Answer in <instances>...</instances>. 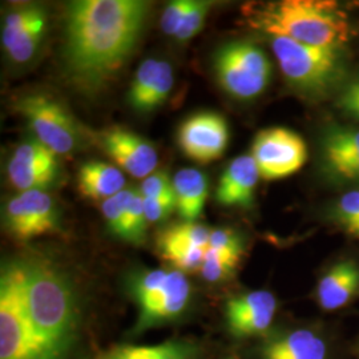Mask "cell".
Returning a JSON list of instances; mask_svg holds the SVG:
<instances>
[{"mask_svg": "<svg viewBox=\"0 0 359 359\" xmlns=\"http://www.w3.org/2000/svg\"><path fill=\"white\" fill-rule=\"evenodd\" d=\"M149 4L140 0H79L65 15V69L80 88H102L128 59Z\"/></svg>", "mask_w": 359, "mask_h": 359, "instance_id": "6da1fadb", "label": "cell"}, {"mask_svg": "<svg viewBox=\"0 0 359 359\" xmlns=\"http://www.w3.org/2000/svg\"><path fill=\"white\" fill-rule=\"evenodd\" d=\"M249 25L269 36H283L321 48L341 50L351 36L346 13L327 0H283L245 8Z\"/></svg>", "mask_w": 359, "mask_h": 359, "instance_id": "7a4b0ae2", "label": "cell"}, {"mask_svg": "<svg viewBox=\"0 0 359 359\" xmlns=\"http://www.w3.org/2000/svg\"><path fill=\"white\" fill-rule=\"evenodd\" d=\"M25 293L29 318L40 338L62 357L76 329V301L63 273L48 261L28 259Z\"/></svg>", "mask_w": 359, "mask_h": 359, "instance_id": "3957f363", "label": "cell"}, {"mask_svg": "<svg viewBox=\"0 0 359 359\" xmlns=\"http://www.w3.org/2000/svg\"><path fill=\"white\" fill-rule=\"evenodd\" d=\"M39 335L27 310L23 261L7 264L0 278V359H60Z\"/></svg>", "mask_w": 359, "mask_h": 359, "instance_id": "277c9868", "label": "cell"}, {"mask_svg": "<svg viewBox=\"0 0 359 359\" xmlns=\"http://www.w3.org/2000/svg\"><path fill=\"white\" fill-rule=\"evenodd\" d=\"M271 48L287 83L308 96H322L344 75L341 50L313 47L283 36H270Z\"/></svg>", "mask_w": 359, "mask_h": 359, "instance_id": "5b68a950", "label": "cell"}, {"mask_svg": "<svg viewBox=\"0 0 359 359\" xmlns=\"http://www.w3.org/2000/svg\"><path fill=\"white\" fill-rule=\"evenodd\" d=\"M130 290L140 309L139 330L179 317L191 298V285L180 270L142 271L132 278Z\"/></svg>", "mask_w": 359, "mask_h": 359, "instance_id": "8992f818", "label": "cell"}, {"mask_svg": "<svg viewBox=\"0 0 359 359\" xmlns=\"http://www.w3.org/2000/svg\"><path fill=\"white\" fill-rule=\"evenodd\" d=\"M221 88L238 100H252L269 84L271 65L266 53L249 41L224 46L215 57Z\"/></svg>", "mask_w": 359, "mask_h": 359, "instance_id": "52a82bcc", "label": "cell"}, {"mask_svg": "<svg viewBox=\"0 0 359 359\" xmlns=\"http://www.w3.org/2000/svg\"><path fill=\"white\" fill-rule=\"evenodd\" d=\"M16 111L26 118L36 140L53 154H72L80 144V130L71 114L46 95H28L18 100Z\"/></svg>", "mask_w": 359, "mask_h": 359, "instance_id": "ba28073f", "label": "cell"}, {"mask_svg": "<svg viewBox=\"0 0 359 359\" xmlns=\"http://www.w3.org/2000/svg\"><path fill=\"white\" fill-rule=\"evenodd\" d=\"M252 157L256 161L259 176L265 180H278L293 175L306 161L305 142L289 129H265L257 135Z\"/></svg>", "mask_w": 359, "mask_h": 359, "instance_id": "9c48e42d", "label": "cell"}, {"mask_svg": "<svg viewBox=\"0 0 359 359\" xmlns=\"http://www.w3.org/2000/svg\"><path fill=\"white\" fill-rule=\"evenodd\" d=\"M4 221L15 238L26 241L56 231L59 216L48 193L27 191L8 201Z\"/></svg>", "mask_w": 359, "mask_h": 359, "instance_id": "30bf717a", "label": "cell"}, {"mask_svg": "<svg viewBox=\"0 0 359 359\" xmlns=\"http://www.w3.org/2000/svg\"><path fill=\"white\" fill-rule=\"evenodd\" d=\"M182 152L200 164L219 158L229 142V129L225 118L215 112H201L188 117L177 133Z\"/></svg>", "mask_w": 359, "mask_h": 359, "instance_id": "8fae6325", "label": "cell"}, {"mask_svg": "<svg viewBox=\"0 0 359 359\" xmlns=\"http://www.w3.org/2000/svg\"><path fill=\"white\" fill-rule=\"evenodd\" d=\"M59 175L57 154L35 140L22 142L8 164V177L22 192L44 191Z\"/></svg>", "mask_w": 359, "mask_h": 359, "instance_id": "7c38bea8", "label": "cell"}, {"mask_svg": "<svg viewBox=\"0 0 359 359\" xmlns=\"http://www.w3.org/2000/svg\"><path fill=\"white\" fill-rule=\"evenodd\" d=\"M321 165L334 182H359V128L326 129L321 139Z\"/></svg>", "mask_w": 359, "mask_h": 359, "instance_id": "4fadbf2b", "label": "cell"}, {"mask_svg": "<svg viewBox=\"0 0 359 359\" xmlns=\"http://www.w3.org/2000/svg\"><path fill=\"white\" fill-rule=\"evenodd\" d=\"M100 144L116 164L133 177L147 179L158 164L154 145L127 129L104 130L100 136Z\"/></svg>", "mask_w": 359, "mask_h": 359, "instance_id": "5bb4252c", "label": "cell"}, {"mask_svg": "<svg viewBox=\"0 0 359 359\" xmlns=\"http://www.w3.org/2000/svg\"><path fill=\"white\" fill-rule=\"evenodd\" d=\"M276 309L277 301L266 290H256L231 298L226 304L228 326L237 337L264 333L273 322Z\"/></svg>", "mask_w": 359, "mask_h": 359, "instance_id": "9a60e30c", "label": "cell"}, {"mask_svg": "<svg viewBox=\"0 0 359 359\" xmlns=\"http://www.w3.org/2000/svg\"><path fill=\"white\" fill-rule=\"evenodd\" d=\"M173 87L169 63L148 59L139 67L129 90V103L139 112H149L167 100Z\"/></svg>", "mask_w": 359, "mask_h": 359, "instance_id": "2e32d148", "label": "cell"}, {"mask_svg": "<svg viewBox=\"0 0 359 359\" xmlns=\"http://www.w3.org/2000/svg\"><path fill=\"white\" fill-rule=\"evenodd\" d=\"M259 177L256 161L252 156L234 158L219 180L216 192L218 203L225 206H252Z\"/></svg>", "mask_w": 359, "mask_h": 359, "instance_id": "e0dca14e", "label": "cell"}, {"mask_svg": "<svg viewBox=\"0 0 359 359\" xmlns=\"http://www.w3.org/2000/svg\"><path fill=\"white\" fill-rule=\"evenodd\" d=\"M358 290V265L354 261H342L323 274L317 289L318 304L323 310L344 308Z\"/></svg>", "mask_w": 359, "mask_h": 359, "instance_id": "ac0fdd59", "label": "cell"}, {"mask_svg": "<svg viewBox=\"0 0 359 359\" xmlns=\"http://www.w3.org/2000/svg\"><path fill=\"white\" fill-rule=\"evenodd\" d=\"M172 181L180 217L184 222H196L204 209L208 197L205 175L198 169L188 168L179 170Z\"/></svg>", "mask_w": 359, "mask_h": 359, "instance_id": "d6986e66", "label": "cell"}, {"mask_svg": "<svg viewBox=\"0 0 359 359\" xmlns=\"http://www.w3.org/2000/svg\"><path fill=\"white\" fill-rule=\"evenodd\" d=\"M126 177L120 169L102 163L90 161L80 168L77 175L79 192L90 200H108L124 191Z\"/></svg>", "mask_w": 359, "mask_h": 359, "instance_id": "ffe728a7", "label": "cell"}, {"mask_svg": "<svg viewBox=\"0 0 359 359\" xmlns=\"http://www.w3.org/2000/svg\"><path fill=\"white\" fill-rule=\"evenodd\" d=\"M265 359H325L326 345L317 334L297 330L269 342L264 348Z\"/></svg>", "mask_w": 359, "mask_h": 359, "instance_id": "44dd1931", "label": "cell"}, {"mask_svg": "<svg viewBox=\"0 0 359 359\" xmlns=\"http://www.w3.org/2000/svg\"><path fill=\"white\" fill-rule=\"evenodd\" d=\"M157 249L160 256L175 265L180 271L201 270L206 252L205 249L196 246L180 236L173 225L160 233Z\"/></svg>", "mask_w": 359, "mask_h": 359, "instance_id": "7402d4cb", "label": "cell"}, {"mask_svg": "<svg viewBox=\"0 0 359 359\" xmlns=\"http://www.w3.org/2000/svg\"><path fill=\"white\" fill-rule=\"evenodd\" d=\"M47 25V13L40 4H23L7 13L1 29V43L4 51L34 28Z\"/></svg>", "mask_w": 359, "mask_h": 359, "instance_id": "603a6c76", "label": "cell"}, {"mask_svg": "<svg viewBox=\"0 0 359 359\" xmlns=\"http://www.w3.org/2000/svg\"><path fill=\"white\" fill-rule=\"evenodd\" d=\"M187 344L165 342L154 346H123L111 351L104 359H191Z\"/></svg>", "mask_w": 359, "mask_h": 359, "instance_id": "cb8c5ba5", "label": "cell"}, {"mask_svg": "<svg viewBox=\"0 0 359 359\" xmlns=\"http://www.w3.org/2000/svg\"><path fill=\"white\" fill-rule=\"evenodd\" d=\"M330 217L341 231L359 240V189L342 194L332 208Z\"/></svg>", "mask_w": 359, "mask_h": 359, "instance_id": "d4e9b609", "label": "cell"}, {"mask_svg": "<svg viewBox=\"0 0 359 359\" xmlns=\"http://www.w3.org/2000/svg\"><path fill=\"white\" fill-rule=\"evenodd\" d=\"M133 192V189H124L114 197L105 200L102 205L104 217L107 219L109 229L123 240L126 238L127 212Z\"/></svg>", "mask_w": 359, "mask_h": 359, "instance_id": "484cf974", "label": "cell"}, {"mask_svg": "<svg viewBox=\"0 0 359 359\" xmlns=\"http://www.w3.org/2000/svg\"><path fill=\"white\" fill-rule=\"evenodd\" d=\"M148 219L144 210V200L142 193L135 191L129 201L126 225V241L132 244H142L145 241Z\"/></svg>", "mask_w": 359, "mask_h": 359, "instance_id": "4316f807", "label": "cell"}, {"mask_svg": "<svg viewBox=\"0 0 359 359\" xmlns=\"http://www.w3.org/2000/svg\"><path fill=\"white\" fill-rule=\"evenodd\" d=\"M241 258L218 253L206 249L204 262L201 266V274L209 283H218L228 278L238 265Z\"/></svg>", "mask_w": 359, "mask_h": 359, "instance_id": "83f0119b", "label": "cell"}, {"mask_svg": "<svg viewBox=\"0 0 359 359\" xmlns=\"http://www.w3.org/2000/svg\"><path fill=\"white\" fill-rule=\"evenodd\" d=\"M210 7L212 1H194L191 11L185 16L175 39L180 43H185L193 36H196L204 27Z\"/></svg>", "mask_w": 359, "mask_h": 359, "instance_id": "f1b7e54d", "label": "cell"}, {"mask_svg": "<svg viewBox=\"0 0 359 359\" xmlns=\"http://www.w3.org/2000/svg\"><path fill=\"white\" fill-rule=\"evenodd\" d=\"M144 198H154L161 201H176L173 192V181L167 172H154L144 180L140 188Z\"/></svg>", "mask_w": 359, "mask_h": 359, "instance_id": "f546056e", "label": "cell"}, {"mask_svg": "<svg viewBox=\"0 0 359 359\" xmlns=\"http://www.w3.org/2000/svg\"><path fill=\"white\" fill-rule=\"evenodd\" d=\"M194 0H175L168 4L167 8L161 15L160 26L169 36H176L185 16L191 11Z\"/></svg>", "mask_w": 359, "mask_h": 359, "instance_id": "4dcf8cb0", "label": "cell"}, {"mask_svg": "<svg viewBox=\"0 0 359 359\" xmlns=\"http://www.w3.org/2000/svg\"><path fill=\"white\" fill-rule=\"evenodd\" d=\"M208 249L238 258H241L244 252L240 237L231 229H216L210 231Z\"/></svg>", "mask_w": 359, "mask_h": 359, "instance_id": "1f68e13d", "label": "cell"}, {"mask_svg": "<svg viewBox=\"0 0 359 359\" xmlns=\"http://www.w3.org/2000/svg\"><path fill=\"white\" fill-rule=\"evenodd\" d=\"M338 107L359 120V76L347 83L338 97Z\"/></svg>", "mask_w": 359, "mask_h": 359, "instance_id": "d6a6232c", "label": "cell"}, {"mask_svg": "<svg viewBox=\"0 0 359 359\" xmlns=\"http://www.w3.org/2000/svg\"><path fill=\"white\" fill-rule=\"evenodd\" d=\"M144 210L148 222H158L170 216L176 209V201H161L154 198H144Z\"/></svg>", "mask_w": 359, "mask_h": 359, "instance_id": "836d02e7", "label": "cell"}]
</instances>
